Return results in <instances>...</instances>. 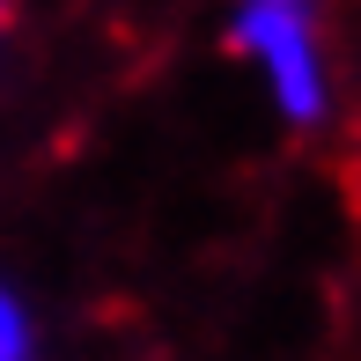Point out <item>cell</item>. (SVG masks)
<instances>
[{"instance_id":"1","label":"cell","mask_w":361,"mask_h":361,"mask_svg":"<svg viewBox=\"0 0 361 361\" xmlns=\"http://www.w3.org/2000/svg\"><path fill=\"white\" fill-rule=\"evenodd\" d=\"M228 44L236 59H251V74L266 81L273 111L288 126H324L332 118V44H324V23L302 8V0H251L228 23Z\"/></svg>"},{"instance_id":"2","label":"cell","mask_w":361,"mask_h":361,"mask_svg":"<svg viewBox=\"0 0 361 361\" xmlns=\"http://www.w3.org/2000/svg\"><path fill=\"white\" fill-rule=\"evenodd\" d=\"M0 361H30V317L8 288H0Z\"/></svg>"}]
</instances>
